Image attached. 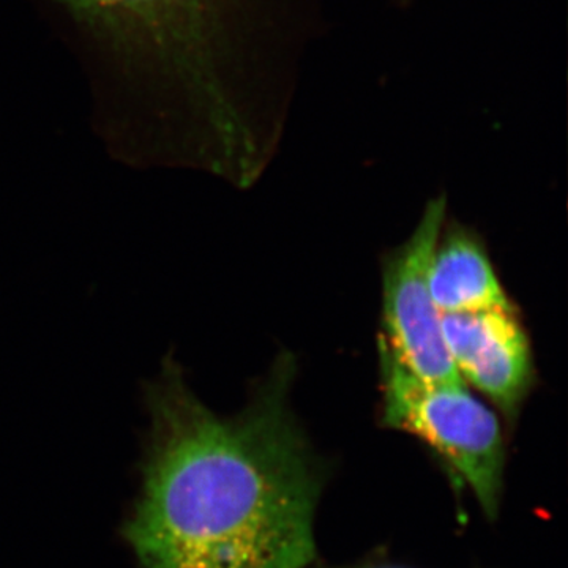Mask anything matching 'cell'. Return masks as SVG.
I'll return each instance as SVG.
<instances>
[{"instance_id": "277c9868", "label": "cell", "mask_w": 568, "mask_h": 568, "mask_svg": "<svg viewBox=\"0 0 568 568\" xmlns=\"http://www.w3.org/2000/svg\"><path fill=\"white\" fill-rule=\"evenodd\" d=\"M446 196L426 204L416 230L383 265L381 343L394 361L426 383H463L444 342L443 315L428 286L429 263L444 220Z\"/></svg>"}, {"instance_id": "8992f818", "label": "cell", "mask_w": 568, "mask_h": 568, "mask_svg": "<svg viewBox=\"0 0 568 568\" xmlns=\"http://www.w3.org/2000/svg\"><path fill=\"white\" fill-rule=\"evenodd\" d=\"M428 286L440 315L515 308L491 257L476 234L452 226L440 234L428 271Z\"/></svg>"}, {"instance_id": "3957f363", "label": "cell", "mask_w": 568, "mask_h": 568, "mask_svg": "<svg viewBox=\"0 0 568 568\" xmlns=\"http://www.w3.org/2000/svg\"><path fill=\"white\" fill-rule=\"evenodd\" d=\"M381 425L417 437L465 481L485 517L496 519L503 500L506 440L495 410L465 383L418 379L377 343Z\"/></svg>"}, {"instance_id": "5b68a950", "label": "cell", "mask_w": 568, "mask_h": 568, "mask_svg": "<svg viewBox=\"0 0 568 568\" xmlns=\"http://www.w3.org/2000/svg\"><path fill=\"white\" fill-rule=\"evenodd\" d=\"M443 335L463 383L514 422L536 377L532 347L517 310L443 315Z\"/></svg>"}, {"instance_id": "6da1fadb", "label": "cell", "mask_w": 568, "mask_h": 568, "mask_svg": "<svg viewBox=\"0 0 568 568\" xmlns=\"http://www.w3.org/2000/svg\"><path fill=\"white\" fill-rule=\"evenodd\" d=\"M276 358L244 409L220 416L168 355L142 386L148 426L123 537L136 568H308L323 467Z\"/></svg>"}, {"instance_id": "7a4b0ae2", "label": "cell", "mask_w": 568, "mask_h": 568, "mask_svg": "<svg viewBox=\"0 0 568 568\" xmlns=\"http://www.w3.org/2000/svg\"><path fill=\"white\" fill-rule=\"evenodd\" d=\"M74 20L141 73L189 99L203 121V160H231L248 132L223 99L219 32L226 0H59Z\"/></svg>"}, {"instance_id": "52a82bcc", "label": "cell", "mask_w": 568, "mask_h": 568, "mask_svg": "<svg viewBox=\"0 0 568 568\" xmlns=\"http://www.w3.org/2000/svg\"><path fill=\"white\" fill-rule=\"evenodd\" d=\"M375 568H398V567H375Z\"/></svg>"}]
</instances>
